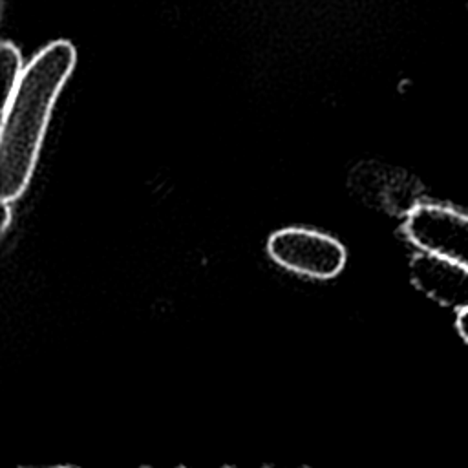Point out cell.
Wrapping results in <instances>:
<instances>
[{"label": "cell", "mask_w": 468, "mask_h": 468, "mask_svg": "<svg viewBox=\"0 0 468 468\" xmlns=\"http://www.w3.org/2000/svg\"><path fill=\"white\" fill-rule=\"evenodd\" d=\"M75 46L53 40L24 68L13 93L2 102L0 121V196L16 201L35 172L53 106L73 73Z\"/></svg>", "instance_id": "1"}, {"label": "cell", "mask_w": 468, "mask_h": 468, "mask_svg": "<svg viewBox=\"0 0 468 468\" xmlns=\"http://www.w3.org/2000/svg\"><path fill=\"white\" fill-rule=\"evenodd\" d=\"M267 252L280 267L316 280L340 274L347 258L338 239L307 227H287L272 232Z\"/></svg>", "instance_id": "2"}, {"label": "cell", "mask_w": 468, "mask_h": 468, "mask_svg": "<svg viewBox=\"0 0 468 468\" xmlns=\"http://www.w3.org/2000/svg\"><path fill=\"white\" fill-rule=\"evenodd\" d=\"M404 230L420 250L468 267V216L439 205H417L410 210Z\"/></svg>", "instance_id": "3"}, {"label": "cell", "mask_w": 468, "mask_h": 468, "mask_svg": "<svg viewBox=\"0 0 468 468\" xmlns=\"http://www.w3.org/2000/svg\"><path fill=\"white\" fill-rule=\"evenodd\" d=\"M410 272L415 287L441 305L461 313L468 311V267L422 250L413 256Z\"/></svg>", "instance_id": "4"}, {"label": "cell", "mask_w": 468, "mask_h": 468, "mask_svg": "<svg viewBox=\"0 0 468 468\" xmlns=\"http://www.w3.org/2000/svg\"><path fill=\"white\" fill-rule=\"evenodd\" d=\"M26 64L22 60V53L18 46L11 40H4L0 46V77H2V102L13 93L18 84Z\"/></svg>", "instance_id": "5"}, {"label": "cell", "mask_w": 468, "mask_h": 468, "mask_svg": "<svg viewBox=\"0 0 468 468\" xmlns=\"http://www.w3.org/2000/svg\"><path fill=\"white\" fill-rule=\"evenodd\" d=\"M11 201H2V225H0V230L2 232H7L9 229V223H11Z\"/></svg>", "instance_id": "6"}, {"label": "cell", "mask_w": 468, "mask_h": 468, "mask_svg": "<svg viewBox=\"0 0 468 468\" xmlns=\"http://www.w3.org/2000/svg\"><path fill=\"white\" fill-rule=\"evenodd\" d=\"M457 329L461 333V336L468 342V311H463L457 318Z\"/></svg>", "instance_id": "7"}]
</instances>
